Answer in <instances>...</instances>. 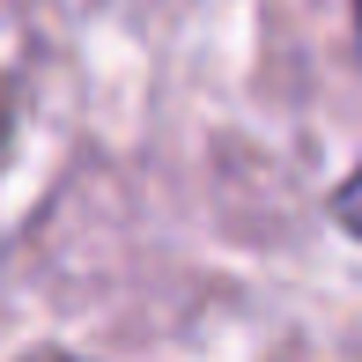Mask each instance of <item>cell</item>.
<instances>
[{"label":"cell","instance_id":"cell-3","mask_svg":"<svg viewBox=\"0 0 362 362\" xmlns=\"http://www.w3.org/2000/svg\"><path fill=\"white\" fill-rule=\"evenodd\" d=\"M355 23H362V0H355Z\"/></svg>","mask_w":362,"mask_h":362},{"label":"cell","instance_id":"cell-2","mask_svg":"<svg viewBox=\"0 0 362 362\" xmlns=\"http://www.w3.org/2000/svg\"><path fill=\"white\" fill-rule=\"evenodd\" d=\"M0 134H8V96H0Z\"/></svg>","mask_w":362,"mask_h":362},{"label":"cell","instance_id":"cell-1","mask_svg":"<svg viewBox=\"0 0 362 362\" xmlns=\"http://www.w3.org/2000/svg\"><path fill=\"white\" fill-rule=\"evenodd\" d=\"M333 215H340V229H348V237H362V170L333 192Z\"/></svg>","mask_w":362,"mask_h":362}]
</instances>
